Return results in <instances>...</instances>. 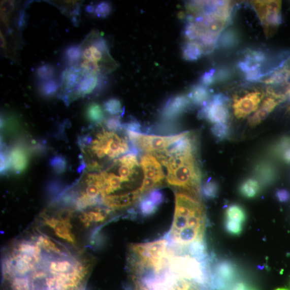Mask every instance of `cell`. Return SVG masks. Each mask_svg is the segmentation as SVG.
Instances as JSON below:
<instances>
[{
    "mask_svg": "<svg viewBox=\"0 0 290 290\" xmlns=\"http://www.w3.org/2000/svg\"><path fill=\"white\" fill-rule=\"evenodd\" d=\"M206 214L199 196L179 191L175 194V209L170 238L174 246L186 248L204 241Z\"/></svg>",
    "mask_w": 290,
    "mask_h": 290,
    "instance_id": "1",
    "label": "cell"
},
{
    "mask_svg": "<svg viewBox=\"0 0 290 290\" xmlns=\"http://www.w3.org/2000/svg\"><path fill=\"white\" fill-rule=\"evenodd\" d=\"M80 46L81 59L79 66L84 71L104 76L118 68L106 40L98 31L90 32Z\"/></svg>",
    "mask_w": 290,
    "mask_h": 290,
    "instance_id": "2",
    "label": "cell"
},
{
    "mask_svg": "<svg viewBox=\"0 0 290 290\" xmlns=\"http://www.w3.org/2000/svg\"><path fill=\"white\" fill-rule=\"evenodd\" d=\"M167 182L176 188L199 196L200 192L201 172L197 157L190 159L173 170L167 171Z\"/></svg>",
    "mask_w": 290,
    "mask_h": 290,
    "instance_id": "3",
    "label": "cell"
},
{
    "mask_svg": "<svg viewBox=\"0 0 290 290\" xmlns=\"http://www.w3.org/2000/svg\"><path fill=\"white\" fill-rule=\"evenodd\" d=\"M90 152L98 158L107 155L110 158L117 157L128 152L129 143L126 138L119 137L112 132H102L90 146Z\"/></svg>",
    "mask_w": 290,
    "mask_h": 290,
    "instance_id": "4",
    "label": "cell"
},
{
    "mask_svg": "<svg viewBox=\"0 0 290 290\" xmlns=\"http://www.w3.org/2000/svg\"><path fill=\"white\" fill-rule=\"evenodd\" d=\"M251 4L255 9L267 37L274 34L280 24L282 2L254 1Z\"/></svg>",
    "mask_w": 290,
    "mask_h": 290,
    "instance_id": "5",
    "label": "cell"
},
{
    "mask_svg": "<svg viewBox=\"0 0 290 290\" xmlns=\"http://www.w3.org/2000/svg\"><path fill=\"white\" fill-rule=\"evenodd\" d=\"M126 132L131 143L139 149L151 154L162 150L189 133L184 132L174 136L164 137L146 135L127 130H126Z\"/></svg>",
    "mask_w": 290,
    "mask_h": 290,
    "instance_id": "6",
    "label": "cell"
},
{
    "mask_svg": "<svg viewBox=\"0 0 290 290\" xmlns=\"http://www.w3.org/2000/svg\"><path fill=\"white\" fill-rule=\"evenodd\" d=\"M229 102L228 96L223 93H216L199 112V117L207 119L214 124L227 123L230 117Z\"/></svg>",
    "mask_w": 290,
    "mask_h": 290,
    "instance_id": "7",
    "label": "cell"
},
{
    "mask_svg": "<svg viewBox=\"0 0 290 290\" xmlns=\"http://www.w3.org/2000/svg\"><path fill=\"white\" fill-rule=\"evenodd\" d=\"M197 152V140L190 132L170 146L153 153L159 160L165 158L180 154Z\"/></svg>",
    "mask_w": 290,
    "mask_h": 290,
    "instance_id": "8",
    "label": "cell"
},
{
    "mask_svg": "<svg viewBox=\"0 0 290 290\" xmlns=\"http://www.w3.org/2000/svg\"><path fill=\"white\" fill-rule=\"evenodd\" d=\"M86 73L79 65L68 67L62 71L60 81V96L64 101L76 91Z\"/></svg>",
    "mask_w": 290,
    "mask_h": 290,
    "instance_id": "9",
    "label": "cell"
},
{
    "mask_svg": "<svg viewBox=\"0 0 290 290\" xmlns=\"http://www.w3.org/2000/svg\"><path fill=\"white\" fill-rule=\"evenodd\" d=\"M263 94L255 91L247 93L244 97L236 98L234 101V114L238 118H244L255 111L260 104Z\"/></svg>",
    "mask_w": 290,
    "mask_h": 290,
    "instance_id": "10",
    "label": "cell"
},
{
    "mask_svg": "<svg viewBox=\"0 0 290 290\" xmlns=\"http://www.w3.org/2000/svg\"><path fill=\"white\" fill-rule=\"evenodd\" d=\"M236 267L232 262L222 260L217 262L211 270V279L231 287L236 282Z\"/></svg>",
    "mask_w": 290,
    "mask_h": 290,
    "instance_id": "11",
    "label": "cell"
},
{
    "mask_svg": "<svg viewBox=\"0 0 290 290\" xmlns=\"http://www.w3.org/2000/svg\"><path fill=\"white\" fill-rule=\"evenodd\" d=\"M71 211L69 210L68 214L65 218L60 211L59 213L60 217L56 218L52 217L45 219L46 225L52 229L55 235L63 240L67 241L72 245L76 242V239L72 231V226L68 216H70Z\"/></svg>",
    "mask_w": 290,
    "mask_h": 290,
    "instance_id": "12",
    "label": "cell"
},
{
    "mask_svg": "<svg viewBox=\"0 0 290 290\" xmlns=\"http://www.w3.org/2000/svg\"><path fill=\"white\" fill-rule=\"evenodd\" d=\"M101 76L94 73L86 72L80 81L79 85L72 94L65 102H69L81 97L90 94L93 91L100 88L102 83Z\"/></svg>",
    "mask_w": 290,
    "mask_h": 290,
    "instance_id": "13",
    "label": "cell"
},
{
    "mask_svg": "<svg viewBox=\"0 0 290 290\" xmlns=\"http://www.w3.org/2000/svg\"><path fill=\"white\" fill-rule=\"evenodd\" d=\"M140 166L144 171V179L152 180L159 186L162 184L165 174L160 164L155 156L151 154L143 156L140 160Z\"/></svg>",
    "mask_w": 290,
    "mask_h": 290,
    "instance_id": "14",
    "label": "cell"
},
{
    "mask_svg": "<svg viewBox=\"0 0 290 290\" xmlns=\"http://www.w3.org/2000/svg\"><path fill=\"white\" fill-rule=\"evenodd\" d=\"M187 96L179 95L168 100L162 111V117L166 119H174L183 113L190 105Z\"/></svg>",
    "mask_w": 290,
    "mask_h": 290,
    "instance_id": "15",
    "label": "cell"
},
{
    "mask_svg": "<svg viewBox=\"0 0 290 290\" xmlns=\"http://www.w3.org/2000/svg\"><path fill=\"white\" fill-rule=\"evenodd\" d=\"M252 172L260 183L265 186L274 183L278 176V171L275 165L265 160L256 163L253 167Z\"/></svg>",
    "mask_w": 290,
    "mask_h": 290,
    "instance_id": "16",
    "label": "cell"
},
{
    "mask_svg": "<svg viewBox=\"0 0 290 290\" xmlns=\"http://www.w3.org/2000/svg\"><path fill=\"white\" fill-rule=\"evenodd\" d=\"M240 41L239 33L236 28L230 27L224 30L219 37L217 46L223 50H231L239 44Z\"/></svg>",
    "mask_w": 290,
    "mask_h": 290,
    "instance_id": "17",
    "label": "cell"
},
{
    "mask_svg": "<svg viewBox=\"0 0 290 290\" xmlns=\"http://www.w3.org/2000/svg\"><path fill=\"white\" fill-rule=\"evenodd\" d=\"M11 166L16 173L23 172L27 166L28 157L22 147L17 146L13 148L10 154Z\"/></svg>",
    "mask_w": 290,
    "mask_h": 290,
    "instance_id": "18",
    "label": "cell"
},
{
    "mask_svg": "<svg viewBox=\"0 0 290 290\" xmlns=\"http://www.w3.org/2000/svg\"><path fill=\"white\" fill-rule=\"evenodd\" d=\"M186 96L194 105L199 106H205L210 100V91L201 84L194 86Z\"/></svg>",
    "mask_w": 290,
    "mask_h": 290,
    "instance_id": "19",
    "label": "cell"
},
{
    "mask_svg": "<svg viewBox=\"0 0 290 290\" xmlns=\"http://www.w3.org/2000/svg\"><path fill=\"white\" fill-rule=\"evenodd\" d=\"M261 188V184L256 179L248 178L240 184L239 192L243 197L252 199L257 197Z\"/></svg>",
    "mask_w": 290,
    "mask_h": 290,
    "instance_id": "20",
    "label": "cell"
},
{
    "mask_svg": "<svg viewBox=\"0 0 290 290\" xmlns=\"http://www.w3.org/2000/svg\"><path fill=\"white\" fill-rule=\"evenodd\" d=\"M203 54V51L197 43L186 41L184 44L182 48V55L184 60L195 61L201 58Z\"/></svg>",
    "mask_w": 290,
    "mask_h": 290,
    "instance_id": "21",
    "label": "cell"
},
{
    "mask_svg": "<svg viewBox=\"0 0 290 290\" xmlns=\"http://www.w3.org/2000/svg\"><path fill=\"white\" fill-rule=\"evenodd\" d=\"M63 59L69 67L79 65L81 59L80 46L71 45L68 46L63 52Z\"/></svg>",
    "mask_w": 290,
    "mask_h": 290,
    "instance_id": "22",
    "label": "cell"
},
{
    "mask_svg": "<svg viewBox=\"0 0 290 290\" xmlns=\"http://www.w3.org/2000/svg\"><path fill=\"white\" fill-rule=\"evenodd\" d=\"M290 78V69L284 67L274 71L270 76L263 82L267 85H279L286 82Z\"/></svg>",
    "mask_w": 290,
    "mask_h": 290,
    "instance_id": "23",
    "label": "cell"
},
{
    "mask_svg": "<svg viewBox=\"0 0 290 290\" xmlns=\"http://www.w3.org/2000/svg\"><path fill=\"white\" fill-rule=\"evenodd\" d=\"M225 219L244 224L247 219L246 211L241 206L237 204H232L225 211Z\"/></svg>",
    "mask_w": 290,
    "mask_h": 290,
    "instance_id": "24",
    "label": "cell"
},
{
    "mask_svg": "<svg viewBox=\"0 0 290 290\" xmlns=\"http://www.w3.org/2000/svg\"><path fill=\"white\" fill-rule=\"evenodd\" d=\"M60 88V83L52 79L40 82L39 89L41 95L45 98H51L57 93Z\"/></svg>",
    "mask_w": 290,
    "mask_h": 290,
    "instance_id": "25",
    "label": "cell"
},
{
    "mask_svg": "<svg viewBox=\"0 0 290 290\" xmlns=\"http://www.w3.org/2000/svg\"><path fill=\"white\" fill-rule=\"evenodd\" d=\"M86 116L93 123H99L104 119L105 114L102 107L95 102L91 103L86 110Z\"/></svg>",
    "mask_w": 290,
    "mask_h": 290,
    "instance_id": "26",
    "label": "cell"
},
{
    "mask_svg": "<svg viewBox=\"0 0 290 290\" xmlns=\"http://www.w3.org/2000/svg\"><path fill=\"white\" fill-rule=\"evenodd\" d=\"M55 70L52 65L44 63L37 67L35 76L39 82L54 79Z\"/></svg>",
    "mask_w": 290,
    "mask_h": 290,
    "instance_id": "27",
    "label": "cell"
},
{
    "mask_svg": "<svg viewBox=\"0 0 290 290\" xmlns=\"http://www.w3.org/2000/svg\"><path fill=\"white\" fill-rule=\"evenodd\" d=\"M201 191L205 198L213 199L216 198L218 194L219 186L216 182L209 180L202 185Z\"/></svg>",
    "mask_w": 290,
    "mask_h": 290,
    "instance_id": "28",
    "label": "cell"
},
{
    "mask_svg": "<svg viewBox=\"0 0 290 290\" xmlns=\"http://www.w3.org/2000/svg\"><path fill=\"white\" fill-rule=\"evenodd\" d=\"M211 130L213 135L219 141L227 139L230 133V127L227 123L215 124Z\"/></svg>",
    "mask_w": 290,
    "mask_h": 290,
    "instance_id": "29",
    "label": "cell"
},
{
    "mask_svg": "<svg viewBox=\"0 0 290 290\" xmlns=\"http://www.w3.org/2000/svg\"><path fill=\"white\" fill-rule=\"evenodd\" d=\"M50 166L57 174H62L67 170V162L61 155H55L50 159Z\"/></svg>",
    "mask_w": 290,
    "mask_h": 290,
    "instance_id": "30",
    "label": "cell"
},
{
    "mask_svg": "<svg viewBox=\"0 0 290 290\" xmlns=\"http://www.w3.org/2000/svg\"><path fill=\"white\" fill-rule=\"evenodd\" d=\"M262 65L267 59V55L263 51L258 50H249L245 54V58Z\"/></svg>",
    "mask_w": 290,
    "mask_h": 290,
    "instance_id": "31",
    "label": "cell"
},
{
    "mask_svg": "<svg viewBox=\"0 0 290 290\" xmlns=\"http://www.w3.org/2000/svg\"><path fill=\"white\" fill-rule=\"evenodd\" d=\"M104 108L110 115H118L122 111L120 101L116 98H111L106 101Z\"/></svg>",
    "mask_w": 290,
    "mask_h": 290,
    "instance_id": "32",
    "label": "cell"
},
{
    "mask_svg": "<svg viewBox=\"0 0 290 290\" xmlns=\"http://www.w3.org/2000/svg\"><path fill=\"white\" fill-rule=\"evenodd\" d=\"M224 229L231 235L240 236L243 231L244 224L231 220L225 219L224 223Z\"/></svg>",
    "mask_w": 290,
    "mask_h": 290,
    "instance_id": "33",
    "label": "cell"
},
{
    "mask_svg": "<svg viewBox=\"0 0 290 290\" xmlns=\"http://www.w3.org/2000/svg\"><path fill=\"white\" fill-rule=\"evenodd\" d=\"M290 147V137H284L279 139L271 149V152L277 156H282L284 152Z\"/></svg>",
    "mask_w": 290,
    "mask_h": 290,
    "instance_id": "34",
    "label": "cell"
},
{
    "mask_svg": "<svg viewBox=\"0 0 290 290\" xmlns=\"http://www.w3.org/2000/svg\"><path fill=\"white\" fill-rule=\"evenodd\" d=\"M269 114L267 110L261 107L254 115L249 118V125L251 126L259 125L268 117Z\"/></svg>",
    "mask_w": 290,
    "mask_h": 290,
    "instance_id": "35",
    "label": "cell"
},
{
    "mask_svg": "<svg viewBox=\"0 0 290 290\" xmlns=\"http://www.w3.org/2000/svg\"><path fill=\"white\" fill-rule=\"evenodd\" d=\"M112 11V6L110 3L108 2H101L99 3L94 8V13L95 15L100 18H107Z\"/></svg>",
    "mask_w": 290,
    "mask_h": 290,
    "instance_id": "36",
    "label": "cell"
},
{
    "mask_svg": "<svg viewBox=\"0 0 290 290\" xmlns=\"http://www.w3.org/2000/svg\"><path fill=\"white\" fill-rule=\"evenodd\" d=\"M157 208V206L147 197L140 202V210L145 216H148V215L154 213Z\"/></svg>",
    "mask_w": 290,
    "mask_h": 290,
    "instance_id": "37",
    "label": "cell"
},
{
    "mask_svg": "<svg viewBox=\"0 0 290 290\" xmlns=\"http://www.w3.org/2000/svg\"><path fill=\"white\" fill-rule=\"evenodd\" d=\"M106 127L110 132H118L123 129V125L121 124L119 117H112L105 121Z\"/></svg>",
    "mask_w": 290,
    "mask_h": 290,
    "instance_id": "38",
    "label": "cell"
},
{
    "mask_svg": "<svg viewBox=\"0 0 290 290\" xmlns=\"http://www.w3.org/2000/svg\"><path fill=\"white\" fill-rule=\"evenodd\" d=\"M216 72V70L213 69H211L208 72H205L201 78V85L208 87L214 83L216 82V80H215Z\"/></svg>",
    "mask_w": 290,
    "mask_h": 290,
    "instance_id": "39",
    "label": "cell"
},
{
    "mask_svg": "<svg viewBox=\"0 0 290 290\" xmlns=\"http://www.w3.org/2000/svg\"><path fill=\"white\" fill-rule=\"evenodd\" d=\"M282 101L270 96L264 100L261 107L265 108L270 113Z\"/></svg>",
    "mask_w": 290,
    "mask_h": 290,
    "instance_id": "40",
    "label": "cell"
},
{
    "mask_svg": "<svg viewBox=\"0 0 290 290\" xmlns=\"http://www.w3.org/2000/svg\"><path fill=\"white\" fill-rule=\"evenodd\" d=\"M232 76V72L228 68H223L215 74V80L216 82H224L229 80Z\"/></svg>",
    "mask_w": 290,
    "mask_h": 290,
    "instance_id": "41",
    "label": "cell"
},
{
    "mask_svg": "<svg viewBox=\"0 0 290 290\" xmlns=\"http://www.w3.org/2000/svg\"><path fill=\"white\" fill-rule=\"evenodd\" d=\"M147 198L152 201L157 207L160 205L164 200L163 192L157 190H154L149 193L147 195Z\"/></svg>",
    "mask_w": 290,
    "mask_h": 290,
    "instance_id": "42",
    "label": "cell"
},
{
    "mask_svg": "<svg viewBox=\"0 0 290 290\" xmlns=\"http://www.w3.org/2000/svg\"><path fill=\"white\" fill-rule=\"evenodd\" d=\"M276 198L280 203H286L290 200V192L285 189H279L275 194Z\"/></svg>",
    "mask_w": 290,
    "mask_h": 290,
    "instance_id": "43",
    "label": "cell"
},
{
    "mask_svg": "<svg viewBox=\"0 0 290 290\" xmlns=\"http://www.w3.org/2000/svg\"><path fill=\"white\" fill-rule=\"evenodd\" d=\"M140 124L137 121H132L131 122L123 125V128L126 130L140 134L141 133Z\"/></svg>",
    "mask_w": 290,
    "mask_h": 290,
    "instance_id": "44",
    "label": "cell"
},
{
    "mask_svg": "<svg viewBox=\"0 0 290 290\" xmlns=\"http://www.w3.org/2000/svg\"><path fill=\"white\" fill-rule=\"evenodd\" d=\"M248 288L246 284L240 280H237L232 285L230 290H247Z\"/></svg>",
    "mask_w": 290,
    "mask_h": 290,
    "instance_id": "45",
    "label": "cell"
},
{
    "mask_svg": "<svg viewBox=\"0 0 290 290\" xmlns=\"http://www.w3.org/2000/svg\"><path fill=\"white\" fill-rule=\"evenodd\" d=\"M17 24L19 29L22 30L24 29L25 25H26V14L25 12L23 11L20 14L19 17H18Z\"/></svg>",
    "mask_w": 290,
    "mask_h": 290,
    "instance_id": "46",
    "label": "cell"
},
{
    "mask_svg": "<svg viewBox=\"0 0 290 290\" xmlns=\"http://www.w3.org/2000/svg\"><path fill=\"white\" fill-rule=\"evenodd\" d=\"M284 162L290 164V147L286 149L281 156Z\"/></svg>",
    "mask_w": 290,
    "mask_h": 290,
    "instance_id": "47",
    "label": "cell"
},
{
    "mask_svg": "<svg viewBox=\"0 0 290 290\" xmlns=\"http://www.w3.org/2000/svg\"><path fill=\"white\" fill-rule=\"evenodd\" d=\"M86 11L89 13L94 12V7L92 6H88L86 8Z\"/></svg>",
    "mask_w": 290,
    "mask_h": 290,
    "instance_id": "48",
    "label": "cell"
},
{
    "mask_svg": "<svg viewBox=\"0 0 290 290\" xmlns=\"http://www.w3.org/2000/svg\"><path fill=\"white\" fill-rule=\"evenodd\" d=\"M286 93L287 97L288 98V99H289V100H290V84H289V85L287 87Z\"/></svg>",
    "mask_w": 290,
    "mask_h": 290,
    "instance_id": "49",
    "label": "cell"
},
{
    "mask_svg": "<svg viewBox=\"0 0 290 290\" xmlns=\"http://www.w3.org/2000/svg\"><path fill=\"white\" fill-rule=\"evenodd\" d=\"M276 290H289V289L284 288H279L276 289Z\"/></svg>",
    "mask_w": 290,
    "mask_h": 290,
    "instance_id": "50",
    "label": "cell"
},
{
    "mask_svg": "<svg viewBox=\"0 0 290 290\" xmlns=\"http://www.w3.org/2000/svg\"><path fill=\"white\" fill-rule=\"evenodd\" d=\"M247 290H255V289H248Z\"/></svg>",
    "mask_w": 290,
    "mask_h": 290,
    "instance_id": "51",
    "label": "cell"
}]
</instances>
